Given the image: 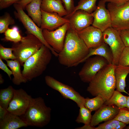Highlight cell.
Listing matches in <instances>:
<instances>
[{
	"instance_id": "38",
	"label": "cell",
	"mask_w": 129,
	"mask_h": 129,
	"mask_svg": "<svg viewBox=\"0 0 129 129\" xmlns=\"http://www.w3.org/2000/svg\"><path fill=\"white\" fill-rule=\"evenodd\" d=\"M0 68L7 74L10 79L11 80V75H12V72L8 68L6 65L3 62L2 59L0 58Z\"/></svg>"
},
{
	"instance_id": "27",
	"label": "cell",
	"mask_w": 129,
	"mask_h": 129,
	"mask_svg": "<svg viewBox=\"0 0 129 129\" xmlns=\"http://www.w3.org/2000/svg\"><path fill=\"white\" fill-rule=\"evenodd\" d=\"M104 103L101 97L97 96L92 98L88 97L85 98L84 105L86 108L92 112L96 111L100 108L103 105Z\"/></svg>"
},
{
	"instance_id": "20",
	"label": "cell",
	"mask_w": 129,
	"mask_h": 129,
	"mask_svg": "<svg viewBox=\"0 0 129 129\" xmlns=\"http://www.w3.org/2000/svg\"><path fill=\"white\" fill-rule=\"evenodd\" d=\"M129 74V66L116 65L114 70L116 90L129 95L125 90L126 86V79Z\"/></svg>"
},
{
	"instance_id": "46",
	"label": "cell",
	"mask_w": 129,
	"mask_h": 129,
	"mask_svg": "<svg viewBox=\"0 0 129 129\" xmlns=\"http://www.w3.org/2000/svg\"><path fill=\"white\" fill-rule=\"evenodd\" d=\"M62 0V2H63V0Z\"/></svg>"
},
{
	"instance_id": "37",
	"label": "cell",
	"mask_w": 129,
	"mask_h": 129,
	"mask_svg": "<svg viewBox=\"0 0 129 129\" xmlns=\"http://www.w3.org/2000/svg\"><path fill=\"white\" fill-rule=\"evenodd\" d=\"M21 0H0V9L2 10L7 8L13 4Z\"/></svg>"
},
{
	"instance_id": "8",
	"label": "cell",
	"mask_w": 129,
	"mask_h": 129,
	"mask_svg": "<svg viewBox=\"0 0 129 129\" xmlns=\"http://www.w3.org/2000/svg\"><path fill=\"white\" fill-rule=\"evenodd\" d=\"M45 80L47 86L58 91L65 99L72 100L76 103L79 108L84 105L85 98L72 87L59 81L49 75L46 76Z\"/></svg>"
},
{
	"instance_id": "40",
	"label": "cell",
	"mask_w": 129,
	"mask_h": 129,
	"mask_svg": "<svg viewBox=\"0 0 129 129\" xmlns=\"http://www.w3.org/2000/svg\"><path fill=\"white\" fill-rule=\"evenodd\" d=\"M33 0H21L16 3L18 4L23 10L26 6Z\"/></svg>"
},
{
	"instance_id": "30",
	"label": "cell",
	"mask_w": 129,
	"mask_h": 129,
	"mask_svg": "<svg viewBox=\"0 0 129 129\" xmlns=\"http://www.w3.org/2000/svg\"><path fill=\"white\" fill-rule=\"evenodd\" d=\"M126 124L118 120L111 119L99 124L95 129H122L126 126Z\"/></svg>"
},
{
	"instance_id": "17",
	"label": "cell",
	"mask_w": 129,
	"mask_h": 129,
	"mask_svg": "<svg viewBox=\"0 0 129 129\" xmlns=\"http://www.w3.org/2000/svg\"><path fill=\"white\" fill-rule=\"evenodd\" d=\"M42 21L40 28L52 30L69 22L68 19L63 18L55 12H48L41 9Z\"/></svg>"
},
{
	"instance_id": "14",
	"label": "cell",
	"mask_w": 129,
	"mask_h": 129,
	"mask_svg": "<svg viewBox=\"0 0 129 129\" xmlns=\"http://www.w3.org/2000/svg\"><path fill=\"white\" fill-rule=\"evenodd\" d=\"M77 32L89 48L98 46L104 42L103 32L100 29L92 26Z\"/></svg>"
},
{
	"instance_id": "31",
	"label": "cell",
	"mask_w": 129,
	"mask_h": 129,
	"mask_svg": "<svg viewBox=\"0 0 129 129\" xmlns=\"http://www.w3.org/2000/svg\"><path fill=\"white\" fill-rule=\"evenodd\" d=\"M15 23V20L10 14L7 12L5 13L0 17V33H5L8 28L9 25H13Z\"/></svg>"
},
{
	"instance_id": "43",
	"label": "cell",
	"mask_w": 129,
	"mask_h": 129,
	"mask_svg": "<svg viewBox=\"0 0 129 129\" xmlns=\"http://www.w3.org/2000/svg\"><path fill=\"white\" fill-rule=\"evenodd\" d=\"M126 108L129 109V95L127 97Z\"/></svg>"
},
{
	"instance_id": "32",
	"label": "cell",
	"mask_w": 129,
	"mask_h": 129,
	"mask_svg": "<svg viewBox=\"0 0 129 129\" xmlns=\"http://www.w3.org/2000/svg\"><path fill=\"white\" fill-rule=\"evenodd\" d=\"M12 48H6L0 45V58L5 60L10 59L16 60V58L13 53Z\"/></svg>"
},
{
	"instance_id": "18",
	"label": "cell",
	"mask_w": 129,
	"mask_h": 129,
	"mask_svg": "<svg viewBox=\"0 0 129 129\" xmlns=\"http://www.w3.org/2000/svg\"><path fill=\"white\" fill-rule=\"evenodd\" d=\"M27 126L20 117L9 112L4 118L0 121V129H17Z\"/></svg>"
},
{
	"instance_id": "41",
	"label": "cell",
	"mask_w": 129,
	"mask_h": 129,
	"mask_svg": "<svg viewBox=\"0 0 129 129\" xmlns=\"http://www.w3.org/2000/svg\"><path fill=\"white\" fill-rule=\"evenodd\" d=\"M8 112L6 109L0 106V121L4 118Z\"/></svg>"
},
{
	"instance_id": "33",
	"label": "cell",
	"mask_w": 129,
	"mask_h": 129,
	"mask_svg": "<svg viewBox=\"0 0 129 129\" xmlns=\"http://www.w3.org/2000/svg\"><path fill=\"white\" fill-rule=\"evenodd\" d=\"M126 124H129V109L126 107L120 109L118 113L113 119Z\"/></svg>"
},
{
	"instance_id": "24",
	"label": "cell",
	"mask_w": 129,
	"mask_h": 129,
	"mask_svg": "<svg viewBox=\"0 0 129 129\" xmlns=\"http://www.w3.org/2000/svg\"><path fill=\"white\" fill-rule=\"evenodd\" d=\"M97 0H80L73 11L70 14L65 16V18L68 19L75 12L79 10H82L91 14L97 8L96 2Z\"/></svg>"
},
{
	"instance_id": "13",
	"label": "cell",
	"mask_w": 129,
	"mask_h": 129,
	"mask_svg": "<svg viewBox=\"0 0 129 129\" xmlns=\"http://www.w3.org/2000/svg\"><path fill=\"white\" fill-rule=\"evenodd\" d=\"M106 2L104 0H99L96 9L91 13L93 17L92 26L100 29L103 32L112 27L111 15L106 8Z\"/></svg>"
},
{
	"instance_id": "25",
	"label": "cell",
	"mask_w": 129,
	"mask_h": 129,
	"mask_svg": "<svg viewBox=\"0 0 129 129\" xmlns=\"http://www.w3.org/2000/svg\"><path fill=\"white\" fill-rule=\"evenodd\" d=\"M127 96L122 94L118 90H115L110 98L105 102L104 104L114 105L119 109L126 107Z\"/></svg>"
},
{
	"instance_id": "7",
	"label": "cell",
	"mask_w": 129,
	"mask_h": 129,
	"mask_svg": "<svg viewBox=\"0 0 129 129\" xmlns=\"http://www.w3.org/2000/svg\"><path fill=\"white\" fill-rule=\"evenodd\" d=\"M107 8L110 14L112 27L117 30L129 29V1L120 6L109 2Z\"/></svg>"
},
{
	"instance_id": "39",
	"label": "cell",
	"mask_w": 129,
	"mask_h": 129,
	"mask_svg": "<svg viewBox=\"0 0 129 129\" xmlns=\"http://www.w3.org/2000/svg\"><path fill=\"white\" fill-rule=\"evenodd\" d=\"M106 2H111L118 6L122 5L129 1V0H104Z\"/></svg>"
},
{
	"instance_id": "28",
	"label": "cell",
	"mask_w": 129,
	"mask_h": 129,
	"mask_svg": "<svg viewBox=\"0 0 129 129\" xmlns=\"http://www.w3.org/2000/svg\"><path fill=\"white\" fill-rule=\"evenodd\" d=\"M79 115L75 120L77 123H82L86 125H89L92 115L91 111L86 108L84 105L80 107Z\"/></svg>"
},
{
	"instance_id": "15",
	"label": "cell",
	"mask_w": 129,
	"mask_h": 129,
	"mask_svg": "<svg viewBox=\"0 0 129 129\" xmlns=\"http://www.w3.org/2000/svg\"><path fill=\"white\" fill-rule=\"evenodd\" d=\"M68 19L69 27L77 32L92 25L93 20L91 14L81 10L76 11Z\"/></svg>"
},
{
	"instance_id": "5",
	"label": "cell",
	"mask_w": 129,
	"mask_h": 129,
	"mask_svg": "<svg viewBox=\"0 0 129 129\" xmlns=\"http://www.w3.org/2000/svg\"><path fill=\"white\" fill-rule=\"evenodd\" d=\"M43 44L38 38L28 33L26 36L22 37L20 41L13 43L12 47L16 60L23 66L26 60L37 52Z\"/></svg>"
},
{
	"instance_id": "45",
	"label": "cell",
	"mask_w": 129,
	"mask_h": 129,
	"mask_svg": "<svg viewBox=\"0 0 129 129\" xmlns=\"http://www.w3.org/2000/svg\"><path fill=\"white\" fill-rule=\"evenodd\" d=\"M124 128L125 129H129V125L128 126H126Z\"/></svg>"
},
{
	"instance_id": "21",
	"label": "cell",
	"mask_w": 129,
	"mask_h": 129,
	"mask_svg": "<svg viewBox=\"0 0 129 129\" xmlns=\"http://www.w3.org/2000/svg\"><path fill=\"white\" fill-rule=\"evenodd\" d=\"M94 55L102 56L108 61L109 64L112 63L113 56L112 52L109 46L105 42L98 46L89 48L88 54L81 63L85 62L87 59Z\"/></svg>"
},
{
	"instance_id": "12",
	"label": "cell",
	"mask_w": 129,
	"mask_h": 129,
	"mask_svg": "<svg viewBox=\"0 0 129 129\" xmlns=\"http://www.w3.org/2000/svg\"><path fill=\"white\" fill-rule=\"evenodd\" d=\"M69 27V23L68 22L54 31L43 30V35L46 41L58 53L63 48L65 35Z\"/></svg>"
},
{
	"instance_id": "42",
	"label": "cell",
	"mask_w": 129,
	"mask_h": 129,
	"mask_svg": "<svg viewBox=\"0 0 129 129\" xmlns=\"http://www.w3.org/2000/svg\"><path fill=\"white\" fill-rule=\"evenodd\" d=\"M95 127H92L89 125H85L82 127H80L77 128L75 129H95Z\"/></svg>"
},
{
	"instance_id": "26",
	"label": "cell",
	"mask_w": 129,
	"mask_h": 129,
	"mask_svg": "<svg viewBox=\"0 0 129 129\" xmlns=\"http://www.w3.org/2000/svg\"><path fill=\"white\" fill-rule=\"evenodd\" d=\"M14 89L11 86L0 90V106L7 109L14 95Z\"/></svg>"
},
{
	"instance_id": "22",
	"label": "cell",
	"mask_w": 129,
	"mask_h": 129,
	"mask_svg": "<svg viewBox=\"0 0 129 129\" xmlns=\"http://www.w3.org/2000/svg\"><path fill=\"white\" fill-rule=\"evenodd\" d=\"M42 0H33L26 6L28 15L38 26L40 27L42 21L41 5Z\"/></svg>"
},
{
	"instance_id": "47",
	"label": "cell",
	"mask_w": 129,
	"mask_h": 129,
	"mask_svg": "<svg viewBox=\"0 0 129 129\" xmlns=\"http://www.w3.org/2000/svg\"><path fill=\"white\" fill-rule=\"evenodd\" d=\"M128 92H129V91H128Z\"/></svg>"
},
{
	"instance_id": "4",
	"label": "cell",
	"mask_w": 129,
	"mask_h": 129,
	"mask_svg": "<svg viewBox=\"0 0 129 129\" xmlns=\"http://www.w3.org/2000/svg\"><path fill=\"white\" fill-rule=\"evenodd\" d=\"M51 111L42 98H32L28 108L21 118L28 126L42 128L50 122Z\"/></svg>"
},
{
	"instance_id": "29",
	"label": "cell",
	"mask_w": 129,
	"mask_h": 129,
	"mask_svg": "<svg viewBox=\"0 0 129 129\" xmlns=\"http://www.w3.org/2000/svg\"><path fill=\"white\" fill-rule=\"evenodd\" d=\"M4 40L10 41L14 43L20 41L22 37L21 36L18 28L14 26L11 28H8L5 32Z\"/></svg>"
},
{
	"instance_id": "11",
	"label": "cell",
	"mask_w": 129,
	"mask_h": 129,
	"mask_svg": "<svg viewBox=\"0 0 129 129\" xmlns=\"http://www.w3.org/2000/svg\"><path fill=\"white\" fill-rule=\"evenodd\" d=\"M32 98L22 89H14L13 97L7 110L12 114L21 116L26 112Z\"/></svg>"
},
{
	"instance_id": "2",
	"label": "cell",
	"mask_w": 129,
	"mask_h": 129,
	"mask_svg": "<svg viewBox=\"0 0 129 129\" xmlns=\"http://www.w3.org/2000/svg\"><path fill=\"white\" fill-rule=\"evenodd\" d=\"M116 66L109 64L100 70L89 83L87 91L92 96L100 97L104 102L107 101L116 88L114 75Z\"/></svg>"
},
{
	"instance_id": "36",
	"label": "cell",
	"mask_w": 129,
	"mask_h": 129,
	"mask_svg": "<svg viewBox=\"0 0 129 129\" xmlns=\"http://www.w3.org/2000/svg\"><path fill=\"white\" fill-rule=\"evenodd\" d=\"M63 3L67 13L66 16L70 14L75 8L74 0H63Z\"/></svg>"
},
{
	"instance_id": "10",
	"label": "cell",
	"mask_w": 129,
	"mask_h": 129,
	"mask_svg": "<svg viewBox=\"0 0 129 129\" xmlns=\"http://www.w3.org/2000/svg\"><path fill=\"white\" fill-rule=\"evenodd\" d=\"M103 37L104 42L109 46L112 52V64L117 65L121 55L125 47L118 31L112 27H109L103 32Z\"/></svg>"
},
{
	"instance_id": "16",
	"label": "cell",
	"mask_w": 129,
	"mask_h": 129,
	"mask_svg": "<svg viewBox=\"0 0 129 129\" xmlns=\"http://www.w3.org/2000/svg\"><path fill=\"white\" fill-rule=\"evenodd\" d=\"M119 110L114 105L104 104L92 116L90 125L95 127L102 122L114 119L118 114Z\"/></svg>"
},
{
	"instance_id": "23",
	"label": "cell",
	"mask_w": 129,
	"mask_h": 129,
	"mask_svg": "<svg viewBox=\"0 0 129 129\" xmlns=\"http://www.w3.org/2000/svg\"><path fill=\"white\" fill-rule=\"evenodd\" d=\"M7 65L10 68L13 75L12 79L13 83L15 85H19L22 83H26L28 81L23 76L21 69V64L16 60H5Z\"/></svg>"
},
{
	"instance_id": "34",
	"label": "cell",
	"mask_w": 129,
	"mask_h": 129,
	"mask_svg": "<svg viewBox=\"0 0 129 129\" xmlns=\"http://www.w3.org/2000/svg\"><path fill=\"white\" fill-rule=\"evenodd\" d=\"M118 65L129 66V47H125L119 58Z\"/></svg>"
},
{
	"instance_id": "1",
	"label": "cell",
	"mask_w": 129,
	"mask_h": 129,
	"mask_svg": "<svg viewBox=\"0 0 129 129\" xmlns=\"http://www.w3.org/2000/svg\"><path fill=\"white\" fill-rule=\"evenodd\" d=\"M89 48L77 32L69 27L65 35L62 50L58 53V61L68 67L76 66L87 55Z\"/></svg>"
},
{
	"instance_id": "35",
	"label": "cell",
	"mask_w": 129,
	"mask_h": 129,
	"mask_svg": "<svg viewBox=\"0 0 129 129\" xmlns=\"http://www.w3.org/2000/svg\"><path fill=\"white\" fill-rule=\"evenodd\" d=\"M118 31L125 47H129V29Z\"/></svg>"
},
{
	"instance_id": "9",
	"label": "cell",
	"mask_w": 129,
	"mask_h": 129,
	"mask_svg": "<svg viewBox=\"0 0 129 129\" xmlns=\"http://www.w3.org/2000/svg\"><path fill=\"white\" fill-rule=\"evenodd\" d=\"M85 62L78 75L81 80L86 83H89L100 70L109 64L105 58L97 55L90 57Z\"/></svg>"
},
{
	"instance_id": "3",
	"label": "cell",
	"mask_w": 129,
	"mask_h": 129,
	"mask_svg": "<svg viewBox=\"0 0 129 129\" xmlns=\"http://www.w3.org/2000/svg\"><path fill=\"white\" fill-rule=\"evenodd\" d=\"M52 54L50 50L43 44L37 52L26 60L22 73L28 81L43 74L51 59Z\"/></svg>"
},
{
	"instance_id": "44",
	"label": "cell",
	"mask_w": 129,
	"mask_h": 129,
	"mask_svg": "<svg viewBox=\"0 0 129 129\" xmlns=\"http://www.w3.org/2000/svg\"><path fill=\"white\" fill-rule=\"evenodd\" d=\"M4 81V80L2 78V75L0 74V84H1L3 83Z\"/></svg>"
},
{
	"instance_id": "19",
	"label": "cell",
	"mask_w": 129,
	"mask_h": 129,
	"mask_svg": "<svg viewBox=\"0 0 129 129\" xmlns=\"http://www.w3.org/2000/svg\"><path fill=\"white\" fill-rule=\"evenodd\" d=\"M61 0H42L41 9L48 12H55L59 16H66L67 13Z\"/></svg>"
},
{
	"instance_id": "6",
	"label": "cell",
	"mask_w": 129,
	"mask_h": 129,
	"mask_svg": "<svg viewBox=\"0 0 129 129\" xmlns=\"http://www.w3.org/2000/svg\"><path fill=\"white\" fill-rule=\"evenodd\" d=\"M13 5L16 10L14 12L15 17L22 23L28 33L32 34L38 38L44 45L50 50L52 54L58 57V53L54 50L44 39L43 34V30L37 26L18 4L15 3Z\"/></svg>"
}]
</instances>
